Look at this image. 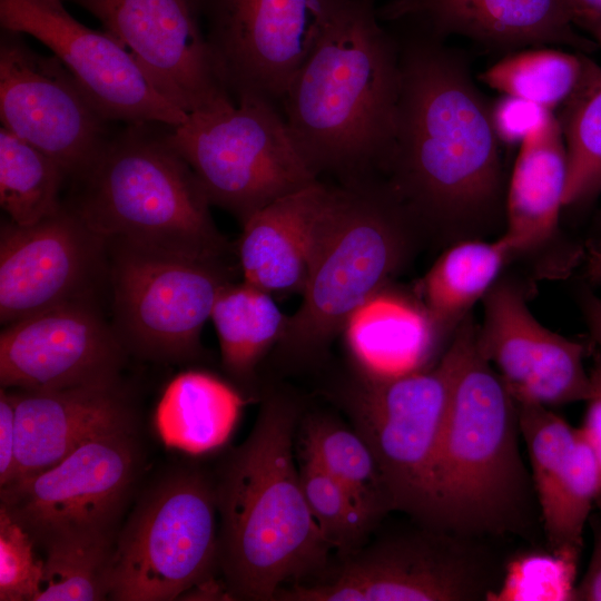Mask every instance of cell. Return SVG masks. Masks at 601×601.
<instances>
[{
  "instance_id": "obj_23",
  "label": "cell",
  "mask_w": 601,
  "mask_h": 601,
  "mask_svg": "<svg viewBox=\"0 0 601 601\" xmlns=\"http://www.w3.org/2000/svg\"><path fill=\"white\" fill-rule=\"evenodd\" d=\"M566 174L561 125L546 110L520 141L511 176L502 238L512 254L536 247L552 236L564 206Z\"/></svg>"
},
{
  "instance_id": "obj_40",
  "label": "cell",
  "mask_w": 601,
  "mask_h": 601,
  "mask_svg": "<svg viewBox=\"0 0 601 601\" xmlns=\"http://www.w3.org/2000/svg\"><path fill=\"white\" fill-rule=\"evenodd\" d=\"M590 378L591 388L585 401L588 408L581 428L594 452L601 477V359Z\"/></svg>"
},
{
  "instance_id": "obj_30",
  "label": "cell",
  "mask_w": 601,
  "mask_h": 601,
  "mask_svg": "<svg viewBox=\"0 0 601 601\" xmlns=\"http://www.w3.org/2000/svg\"><path fill=\"white\" fill-rule=\"evenodd\" d=\"M588 59L578 55L538 48L509 55L482 75V81L509 97L553 111L578 89Z\"/></svg>"
},
{
  "instance_id": "obj_26",
  "label": "cell",
  "mask_w": 601,
  "mask_h": 601,
  "mask_svg": "<svg viewBox=\"0 0 601 601\" xmlns=\"http://www.w3.org/2000/svg\"><path fill=\"white\" fill-rule=\"evenodd\" d=\"M210 319L225 372L238 385L248 387L263 358L279 343L288 315L272 294L242 280L220 290Z\"/></svg>"
},
{
  "instance_id": "obj_28",
  "label": "cell",
  "mask_w": 601,
  "mask_h": 601,
  "mask_svg": "<svg viewBox=\"0 0 601 601\" xmlns=\"http://www.w3.org/2000/svg\"><path fill=\"white\" fill-rule=\"evenodd\" d=\"M298 436L302 457L343 484L375 519L392 511L374 455L352 426L333 415L312 413L302 420Z\"/></svg>"
},
{
  "instance_id": "obj_20",
  "label": "cell",
  "mask_w": 601,
  "mask_h": 601,
  "mask_svg": "<svg viewBox=\"0 0 601 601\" xmlns=\"http://www.w3.org/2000/svg\"><path fill=\"white\" fill-rule=\"evenodd\" d=\"M12 392L17 425L12 481L58 464L105 431L139 421L122 381L59 391Z\"/></svg>"
},
{
  "instance_id": "obj_21",
  "label": "cell",
  "mask_w": 601,
  "mask_h": 601,
  "mask_svg": "<svg viewBox=\"0 0 601 601\" xmlns=\"http://www.w3.org/2000/svg\"><path fill=\"white\" fill-rule=\"evenodd\" d=\"M377 14L439 39L461 35L494 46L592 47L577 32L566 0H391Z\"/></svg>"
},
{
  "instance_id": "obj_10",
  "label": "cell",
  "mask_w": 601,
  "mask_h": 601,
  "mask_svg": "<svg viewBox=\"0 0 601 601\" xmlns=\"http://www.w3.org/2000/svg\"><path fill=\"white\" fill-rule=\"evenodd\" d=\"M168 141L194 170L211 204L244 225L273 201L319 178L296 147L274 104L245 97L188 114Z\"/></svg>"
},
{
  "instance_id": "obj_41",
  "label": "cell",
  "mask_w": 601,
  "mask_h": 601,
  "mask_svg": "<svg viewBox=\"0 0 601 601\" xmlns=\"http://www.w3.org/2000/svg\"><path fill=\"white\" fill-rule=\"evenodd\" d=\"M573 601H601V525L594 533L590 562L574 588Z\"/></svg>"
},
{
  "instance_id": "obj_39",
  "label": "cell",
  "mask_w": 601,
  "mask_h": 601,
  "mask_svg": "<svg viewBox=\"0 0 601 601\" xmlns=\"http://www.w3.org/2000/svg\"><path fill=\"white\" fill-rule=\"evenodd\" d=\"M17 465L16 400L12 390H0V487L10 483Z\"/></svg>"
},
{
  "instance_id": "obj_4",
  "label": "cell",
  "mask_w": 601,
  "mask_h": 601,
  "mask_svg": "<svg viewBox=\"0 0 601 601\" xmlns=\"http://www.w3.org/2000/svg\"><path fill=\"white\" fill-rule=\"evenodd\" d=\"M434 467L440 528L483 539L531 534L540 509L524 465L516 403L465 323Z\"/></svg>"
},
{
  "instance_id": "obj_6",
  "label": "cell",
  "mask_w": 601,
  "mask_h": 601,
  "mask_svg": "<svg viewBox=\"0 0 601 601\" xmlns=\"http://www.w3.org/2000/svg\"><path fill=\"white\" fill-rule=\"evenodd\" d=\"M413 220L384 179L333 185L302 303L288 316L278 355L296 363L322 358L353 315L404 265Z\"/></svg>"
},
{
  "instance_id": "obj_13",
  "label": "cell",
  "mask_w": 601,
  "mask_h": 601,
  "mask_svg": "<svg viewBox=\"0 0 601 601\" xmlns=\"http://www.w3.org/2000/svg\"><path fill=\"white\" fill-rule=\"evenodd\" d=\"M338 0H201L205 32L235 101L277 107L319 42Z\"/></svg>"
},
{
  "instance_id": "obj_18",
  "label": "cell",
  "mask_w": 601,
  "mask_h": 601,
  "mask_svg": "<svg viewBox=\"0 0 601 601\" xmlns=\"http://www.w3.org/2000/svg\"><path fill=\"white\" fill-rule=\"evenodd\" d=\"M128 351L97 299L67 303L4 325L0 385L59 391L121 381Z\"/></svg>"
},
{
  "instance_id": "obj_27",
  "label": "cell",
  "mask_w": 601,
  "mask_h": 601,
  "mask_svg": "<svg viewBox=\"0 0 601 601\" xmlns=\"http://www.w3.org/2000/svg\"><path fill=\"white\" fill-rule=\"evenodd\" d=\"M510 255L500 237L459 243L436 259L420 284L422 307L436 332L455 323L486 296Z\"/></svg>"
},
{
  "instance_id": "obj_43",
  "label": "cell",
  "mask_w": 601,
  "mask_h": 601,
  "mask_svg": "<svg viewBox=\"0 0 601 601\" xmlns=\"http://www.w3.org/2000/svg\"><path fill=\"white\" fill-rule=\"evenodd\" d=\"M584 313L592 337L601 351V298L593 295L587 296Z\"/></svg>"
},
{
  "instance_id": "obj_36",
  "label": "cell",
  "mask_w": 601,
  "mask_h": 601,
  "mask_svg": "<svg viewBox=\"0 0 601 601\" xmlns=\"http://www.w3.org/2000/svg\"><path fill=\"white\" fill-rule=\"evenodd\" d=\"M114 550H62L45 554L36 601H100L109 595Z\"/></svg>"
},
{
  "instance_id": "obj_31",
  "label": "cell",
  "mask_w": 601,
  "mask_h": 601,
  "mask_svg": "<svg viewBox=\"0 0 601 601\" xmlns=\"http://www.w3.org/2000/svg\"><path fill=\"white\" fill-rule=\"evenodd\" d=\"M560 121L568 174L563 205L579 203L601 188V67L588 60L583 78L563 105Z\"/></svg>"
},
{
  "instance_id": "obj_11",
  "label": "cell",
  "mask_w": 601,
  "mask_h": 601,
  "mask_svg": "<svg viewBox=\"0 0 601 601\" xmlns=\"http://www.w3.org/2000/svg\"><path fill=\"white\" fill-rule=\"evenodd\" d=\"M480 540L418 524L342 554L331 577L280 588L274 600H490L503 572Z\"/></svg>"
},
{
  "instance_id": "obj_33",
  "label": "cell",
  "mask_w": 601,
  "mask_h": 601,
  "mask_svg": "<svg viewBox=\"0 0 601 601\" xmlns=\"http://www.w3.org/2000/svg\"><path fill=\"white\" fill-rule=\"evenodd\" d=\"M299 476L311 513L333 550L342 555L365 544L378 520L313 461L302 457Z\"/></svg>"
},
{
  "instance_id": "obj_35",
  "label": "cell",
  "mask_w": 601,
  "mask_h": 601,
  "mask_svg": "<svg viewBox=\"0 0 601 601\" xmlns=\"http://www.w3.org/2000/svg\"><path fill=\"white\" fill-rule=\"evenodd\" d=\"M579 552L560 549L514 559L505 566L490 601H573Z\"/></svg>"
},
{
  "instance_id": "obj_15",
  "label": "cell",
  "mask_w": 601,
  "mask_h": 601,
  "mask_svg": "<svg viewBox=\"0 0 601 601\" xmlns=\"http://www.w3.org/2000/svg\"><path fill=\"white\" fill-rule=\"evenodd\" d=\"M0 118L4 128L38 148L69 179L90 162L109 136L108 121L70 70L31 49L23 33L1 29Z\"/></svg>"
},
{
  "instance_id": "obj_16",
  "label": "cell",
  "mask_w": 601,
  "mask_h": 601,
  "mask_svg": "<svg viewBox=\"0 0 601 601\" xmlns=\"http://www.w3.org/2000/svg\"><path fill=\"white\" fill-rule=\"evenodd\" d=\"M109 243L66 203L27 226L0 229V322L81 299L108 283Z\"/></svg>"
},
{
  "instance_id": "obj_8",
  "label": "cell",
  "mask_w": 601,
  "mask_h": 601,
  "mask_svg": "<svg viewBox=\"0 0 601 601\" xmlns=\"http://www.w3.org/2000/svg\"><path fill=\"white\" fill-rule=\"evenodd\" d=\"M456 359L453 341L427 370L384 375L355 366L336 395L351 426L374 455L391 510L440 530L434 467Z\"/></svg>"
},
{
  "instance_id": "obj_38",
  "label": "cell",
  "mask_w": 601,
  "mask_h": 601,
  "mask_svg": "<svg viewBox=\"0 0 601 601\" xmlns=\"http://www.w3.org/2000/svg\"><path fill=\"white\" fill-rule=\"evenodd\" d=\"M545 109L523 99L505 96L492 111L497 136L509 142L521 141Z\"/></svg>"
},
{
  "instance_id": "obj_9",
  "label": "cell",
  "mask_w": 601,
  "mask_h": 601,
  "mask_svg": "<svg viewBox=\"0 0 601 601\" xmlns=\"http://www.w3.org/2000/svg\"><path fill=\"white\" fill-rule=\"evenodd\" d=\"M217 516L214 477L198 466H177L145 487L116 540L108 599L170 601L214 580Z\"/></svg>"
},
{
  "instance_id": "obj_12",
  "label": "cell",
  "mask_w": 601,
  "mask_h": 601,
  "mask_svg": "<svg viewBox=\"0 0 601 601\" xmlns=\"http://www.w3.org/2000/svg\"><path fill=\"white\" fill-rule=\"evenodd\" d=\"M109 243L112 326L128 353L180 363L201 354V331L233 280L226 259L151 253Z\"/></svg>"
},
{
  "instance_id": "obj_19",
  "label": "cell",
  "mask_w": 601,
  "mask_h": 601,
  "mask_svg": "<svg viewBox=\"0 0 601 601\" xmlns=\"http://www.w3.org/2000/svg\"><path fill=\"white\" fill-rule=\"evenodd\" d=\"M476 347L516 403L552 406L589 397L583 346L541 325L513 285H494L484 297Z\"/></svg>"
},
{
  "instance_id": "obj_42",
  "label": "cell",
  "mask_w": 601,
  "mask_h": 601,
  "mask_svg": "<svg viewBox=\"0 0 601 601\" xmlns=\"http://www.w3.org/2000/svg\"><path fill=\"white\" fill-rule=\"evenodd\" d=\"M566 3L575 26L595 33L601 24V0H566Z\"/></svg>"
},
{
  "instance_id": "obj_46",
  "label": "cell",
  "mask_w": 601,
  "mask_h": 601,
  "mask_svg": "<svg viewBox=\"0 0 601 601\" xmlns=\"http://www.w3.org/2000/svg\"><path fill=\"white\" fill-rule=\"evenodd\" d=\"M601 497V496H600Z\"/></svg>"
},
{
  "instance_id": "obj_5",
  "label": "cell",
  "mask_w": 601,
  "mask_h": 601,
  "mask_svg": "<svg viewBox=\"0 0 601 601\" xmlns=\"http://www.w3.org/2000/svg\"><path fill=\"white\" fill-rule=\"evenodd\" d=\"M156 122L108 136L66 203L97 234L164 255L226 259L230 245L188 162Z\"/></svg>"
},
{
  "instance_id": "obj_25",
  "label": "cell",
  "mask_w": 601,
  "mask_h": 601,
  "mask_svg": "<svg viewBox=\"0 0 601 601\" xmlns=\"http://www.w3.org/2000/svg\"><path fill=\"white\" fill-rule=\"evenodd\" d=\"M242 406L243 397L230 385L208 373L189 371L168 384L155 422L167 446L201 454L228 440Z\"/></svg>"
},
{
  "instance_id": "obj_14",
  "label": "cell",
  "mask_w": 601,
  "mask_h": 601,
  "mask_svg": "<svg viewBox=\"0 0 601 601\" xmlns=\"http://www.w3.org/2000/svg\"><path fill=\"white\" fill-rule=\"evenodd\" d=\"M96 17L155 88L187 114L234 104L208 43L201 0H65Z\"/></svg>"
},
{
  "instance_id": "obj_34",
  "label": "cell",
  "mask_w": 601,
  "mask_h": 601,
  "mask_svg": "<svg viewBox=\"0 0 601 601\" xmlns=\"http://www.w3.org/2000/svg\"><path fill=\"white\" fill-rule=\"evenodd\" d=\"M516 407L541 515L569 465L578 427L570 425L549 406L516 403Z\"/></svg>"
},
{
  "instance_id": "obj_17",
  "label": "cell",
  "mask_w": 601,
  "mask_h": 601,
  "mask_svg": "<svg viewBox=\"0 0 601 601\" xmlns=\"http://www.w3.org/2000/svg\"><path fill=\"white\" fill-rule=\"evenodd\" d=\"M65 0H0L1 29L29 35L70 70L109 121L183 124L188 114L165 98L135 57L108 32L76 20Z\"/></svg>"
},
{
  "instance_id": "obj_22",
  "label": "cell",
  "mask_w": 601,
  "mask_h": 601,
  "mask_svg": "<svg viewBox=\"0 0 601 601\" xmlns=\"http://www.w3.org/2000/svg\"><path fill=\"white\" fill-rule=\"evenodd\" d=\"M333 185L323 180L255 213L236 246L243 280L274 297L302 295L319 246Z\"/></svg>"
},
{
  "instance_id": "obj_2",
  "label": "cell",
  "mask_w": 601,
  "mask_h": 601,
  "mask_svg": "<svg viewBox=\"0 0 601 601\" xmlns=\"http://www.w3.org/2000/svg\"><path fill=\"white\" fill-rule=\"evenodd\" d=\"M299 413L290 396L270 393L247 439L214 477L218 571L231 599L274 600L284 584L322 570L333 550L295 464Z\"/></svg>"
},
{
  "instance_id": "obj_32",
  "label": "cell",
  "mask_w": 601,
  "mask_h": 601,
  "mask_svg": "<svg viewBox=\"0 0 601 601\" xmlns=\"http://www.w3.org/2000/svg\"><path fill=\"white\" fill-rule=\"evenodd\" d=\"M601 496L600 469L594 452L578 427L569 465L559 481L541 523L550 550L580 551L585 523L593 503Z\"/></svg>"
},
{
  "instance_id": "obj_29",
  "label": "cell",
  "mask_w": 601,
  "mask_h": 601,
  "mask_svg": "<svg viewBox=\"0 0 601 601\" xmlns=\"http://www.w3.org/2000/svg\"><path fill=\"white\" fill-rule=\"evenodd\" d=\"M67 178L56 160L1 127L0 205L12 223L32 225L56 211Z\"/></svg>"
},
{
  "instance_id": "obj_1",
  "label": "cell",
  "mask_w": 601,
  "mask_h": 601,
  "mask_svg": "<svg viewBox=\"0 0 601 601\" xmlns=\"http://www.w3.org/2000/svg\"><path fill=\"white\" fill-rule=\"evenodd\" d=\"M397 38L375 0H338L283 99L290 136L311 169L338 185L383 179L401 93Z\"/></svg>"
},
{
  "instance_id": "obj_37",
  "label": "cell",
  "mask_w": 601,
  "mask_h": 601,
  "mask_svg": "<svg viewBox=\"0 0 601 601\" xmlns=\"http://www.w3.org/2000/svg\"><path fill=\"white\" fill-rule=\"evenodd\" d=\"M30 535L0 506V601H36L43 559Z\"/></svg>"
},
{
  "instance_id": "obj_44",
  "label": "cell",
  "mask_w": 601,
  "mask_h": 601,
  "mask_svg": "<svg viewBox=\"0 0 601 601\" xmlns=\"http://www.w3.org/2000/svg\"><path fill=\"white\" fill-rule=\"evenodd\" d=\"M588 276L592 279H601V249L595 252L588 263Z\"/></svg>"
},
{
  "instance_id": "obj_7",
  "label": "cell",
  "mask_w": 601,
  "mask_h": 601,
  "mask_svg": "<svg viewBox=\"0 0 601 601\" xmlns=\"http://www.w3.org/2000/svg\"><path fill=\"white\" fill-rule=\"evenodd\" d=\"M139 421L88 440L58 464L0 487V506L43 554L115 550L146 469Z\"/></svg>"
},
{
  "instance_id": "obj_24",
  "label": "cell",
  "mask_w": 601,
  "mask_h": 601,
  "mask_svg": "<svg viewBox=\"0 0 601 601\" xmlns=\"http://www.w3.org/2000/svg\"><path fill=\"white\" fill-rule=\"evenodd\" d=\"M343 334L355 366L396 375L421 370L436 329L422 306L381 290L353 315Z\"/></svg>"
},
{
  "instance_id": "obj_45",
  "label": "cell",
  "mask_w": 601,
  "mask_h": 601,
  "mask_svg": "<svg viewBox=\"0 0 601 601\" xmlns=\"http://www.w3.org/2000/svg\"><path fill=\"white\" fill-rule=\"evenodd\" d=\"M594 35L598 38L599 42L601 43V24L599 26Z\"/></svg>"
},
{
  "instance_id": "obj_3",
  "label": "cell",
  "mask_w": 601,
  "mask_h": 601,
  "mask_svg": "<svg viewBox=\"0 0 601 601\" xmlns=\"http://www.w3.org/2000/svg\"><path fill=\"white\" fill-rule=\"evenodd\" d=\"M397 41L402 80L386 183L415 218L477 208L500 184L492 111L439 38L413 26Z\"/></svg>"
}]
</instances>
